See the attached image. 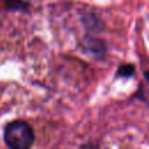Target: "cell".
Here are the masks:
<instances>
[{"instance_id":"cell-3","label":"cell","mask_w":149,"mask_h":149,"mask_svg":"<svg viewBox=\"0 0 149 149\" xmlns=\"http://www.w3.org/2000/svg\"><path fill=\"white\" fill-rule=\"evenodd\" d=\"M134 73V66L132 64H123L118 69L116 74L119 77H130Z\"/></svg>"},{"instance_id":"cell-2","label":"cell","mask_w":149,"mask_h":149,"mask_svg":"<svg viewBox=\"0 0 149 149\" xmlns=\"http://www.w3.org/2000/svg\"><path fill=\"white\" fill-rule=\"evenodd\" d=\"M86 42V47L88 48L90 51L92 52H102V50H105L104 47V42L97 38H92V37H87L85 40Z\"/></svg>"},{"instance_id":"cell-1","label":"cell","mask_w":149,"mask_h":149,"mask_svg":"<svg viewBox=\"0 0 149 149\" xmlns=\"http://www.w3.org/2000/svg\"><path fill=\"white\" fill-rule=\"evenodd\" d=\"M3 139L9 149H30L34 143V132L27 122L15 120L5 127Z\"/></svg>"}]
</instances>
